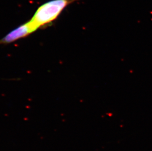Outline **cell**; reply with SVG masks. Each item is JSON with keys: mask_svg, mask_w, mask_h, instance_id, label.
<instances>
[{"mask_svg": "<svg viewBox=\"0 0 152 151\" xmlns=\"http://www.w3.org/2000/svg\"><path fill=\"white\" fill-rule=\"evenodd\" d=\"M78 0H51L39 6L30 21L39 29L51 23L57 18L62 12Z\"/></svg>", "mask_w": 152, "mask_h": 151, "instance_id": "obj_1", "label": "cell"}, {"mask_svg": "<svg viewBox=\"0 0 152 151\" xmlns=\"http://www.w3.org/2000/svg\"><path fill=\"white\" fill-rule=\"evenodd\" d=\"M30 20L14 29L0 39V45L9 44L27 37L37 30Z\"/></svg>", "mask_w": 152, "mask_h": 151, "instance_id": "obj_2", "label": "cell"}]
</instances>
